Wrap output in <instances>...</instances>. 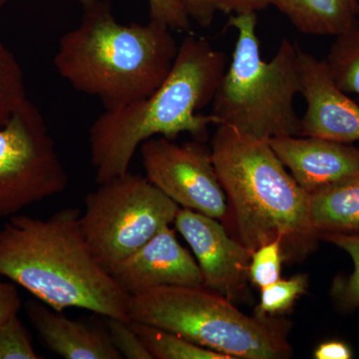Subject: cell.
Instances as JSON below:
<instances>
[{"label":"cell","mask_w":359,"mask_h":359,"mask_svg":"<svg viewBox=\"0 0 359 359\" xmlns=\"http://www.w3.org/2000/svg\"><path fill=\"white\" fill-rule=\"evenodd\" d=\"M129 318L233 359H285L292 354L287 323L248 316L205 287H161L131 297Z\"/></svg>","instance_id":"6"},{"label":"cell","mask_w":359,"mask_h":359,"mask_svg":"<svg viewBox=\"0 0 359 359\" xmlns=\"http://www.w3.org/2000/svg\"><path fill=\"white\" fill-rule=\"evenodd\" d=\"M301 95L306 110L301 118V136L339 143L359 141V105L335 85L325 60L299 50Z\"/></svg>","instance_id":"11"},{"label":"cell","mask_w":359,"mask_h":359,"mask_svg":"<svg viewBox=\"0 0 359 359\" xmlns=\"http://www.w3.org/2000/svg\"><path fill=\"white\" fill-rule=\"evenodd\" d=\"M217 11L226 14L257 13L269 6L266 0H215Z\"/></svg>","instance_id":"28"},{"label":"cell","mask_w":359,"mask_h":359,"mask_svg":"<svg viewBox=\"0 0 359 359\" xmlns=\"http://www.w3.org/2000/svg\"><path fill=\"white\" fill-rule=\"evenodd\" d=\"M68 175L43 116L26 99L0 125V218L65 192Z\"/></svg>","instance_id":"8"},{"label":"cell","mask_w":359,"mask_h":359,"mask_svg":"<svg viewBox=\"0 0 359 359\" xmlns=\"http://www.w3.org/2000/svg\"><path fill=\"white\" fill-rule=\"evenodd\" d=\"M195 141L178 145L153 137L140 146L146 178L184 209L226 219L228 200L212 163L211 148Z\"/></svg>","instance_id":"9"},{"label":"cell","mask_w":359,"mask_h":359,"mask_svg":"<svg viewBox=\"0 0 359 359\" xmlns=\"http://www.w3.org/2000/svg\"><path fill=\"white\" fill-rule=\"evenodd\" d=\"M185 11L191 20L195 21L201 27L211 26L217 13L215 0H176Z\"/></svg>","instance_id":"26"},{"label":"cell","mask_w":359,"mask_h":359,"mask_svg":"<svg viewBox=\"0 0 359 359\" xmlns=\"http://www.w3.org/2000/svg\"><path fill=\"white\" fill-rule=\"evenodd\" d=\"M6 2H7V0H0V9H1L2 7L6 6Z\"/></svg>","instance_id":"30"},{"label":"cell","mask_w":359,"mask_h":359,"mask_svg":"<svg viewBox=\"0 0 359 359\" xmlns=\"http://www.w3.org/2000/svg\"><path fill=\"white\" fill-rule=\"evenodd\" d=\"M309 287L306 275H295L287 280H276L261 289V299L255 309L259 318H276L287 313Z\"/></svg>","instance_id":"21"},{"label":"cell","mask_w":359,"mask_h":359,"mask_svg":"<svg viewBox=\"0 0 359 359\" xmlns=\"http://www.w3.org/2000/svg\"><path fill=\"white\" fill-rule=\"evenodd\" d=\"M149 353L156 359H233L226 354L205 348L189 341L173 332L130 321Z\"/></svg>","instance_id":"17"},{"label":"cell","mask_w":359,"mask_h":359,"mask_svg":"<svg viewBox=\"0 0 359 359\" xmlns=\"http://www.w3.org/2000/svg\"><path fill=\"white\" fill-rule=\"evenodd\" d=\"M84 8L80 25L59 40L53 59L58 74L78 92L96 97L106 111L150 96L178 53L171 28L151 20L118 22L109 0Z\"/></svg>","instance_id":"3"},{"label":"cell","mask_w":359,"mask_h":359,"mask_svg":"<svg viewBox=\"0 0 359 359\" xmlns=\"http://www.w3.org/2000/svg\"><path fill=\"white\" fill-rule=\"evenodd\" d=\"M211 154L238 242L254 252L280 240L285 259L311 252L320 236L311 224L309 194L268 140L218 125Z\"/></svg>","instance_id":"4"},{"label":"cell","mask_w":359,"mask_h":359,"mask_svg":"<svg viewBox=\"0 0 359 359\" xmlns=\"http://www.w3.org/2000/svg\"><path fill=\"white\" fill-rule=\"evenodd\" d=\"M314 230L323 233H359V171L309 194Z\"/></svg>","instance_id":"16"},{"label":"cell","mask_w":359,"mask_h":359,"mask_svg":"<svg viewBox=\"0 0 359 359\" xmlns=\"http://www.w3.org/2000/svg\"><path fill=\"white\" fill-rule=\"evenodd\" d=\"M83 6H90L96 0H72ZM150 20L157 21L180 32L190 33L192 20L176 0H148Z\"/></svg>","instance_id":"25"},{"label":"cell","mask_w":359,"mask_h":359,"mask_svg":"<svg viewBox=\"0 0 359 359\" xmlns=\"http://www.w3.org/2000/svg\"><path fill=\"white\" fill-rule=\"evenodd\" d=\"M27 99L25 74L13 52L0 43V125Z\"/></svg>","instance_id":"20"},{"label":"cell","mask_w":359,"mask_h":359,"mask_svg":"<svg viewBox=\"0 0 359 359\" xmlns=\"http://www.w3.org/2000/svg\"><path fill=\"white\" fill-rule=\"evenodd\" d=\"M110 275L130 297L161 287H205L199 264L170 226L123 259Z\"/></svg>","instance_id":"12"},{"label":"cell","mask_w":359,"mask_h":359,"mask_svg":"<svg viewBox=\"0 0 359 359\" xmlns=\"http://www.w3.org/2000/svg\"><path fill=\"white\" fill-rule=\"evenodd\" d=\"M320 238L344 250L353 261V273L337 276L332 287L337 306L353 311L359 308V233H323Z\"/></svg>","instance_id":"19"},{"label":"cell","mask_w":359,"mask_h":359,"mask_svg":"<svg viewBox=\"0 0 359 359\" xmlns=\"http://www.w3.org/2000/svg\"><path fill=\"white\" fill-rule=\"evenodd\" d=\"M27 328L18 316L0 327V359H39Z\"/></svg>","instance_id":"23"},{"label":"cell","mask_w":359,"mask_h":359,"mask_svg":"<svg viewBox=\"0 0 359 359\" xmlns=\"http://www.w3.org/2000/svg\"><path fill=\"white\" fill-rule=\"evenodd\" d=\"M269 145L297 184L311 194L359 171V148L318 137H276Z\"/></svg>","instance_id":"13"},{"label":"cell","mask_w":359,"mask_h":359,"mask_svg":"<svg viewBox=\"0 0 359 359\" xmlns=\"http://www.w3.org/2000/svg\"><path fill=\"white\" fill-rule=\"evenodd\" d=\"M28 318L52 353L65 359H122L107 327L68 318L62 311L32 301Z\"/></svg>","instance_id":"14"},{"label":"cell","mask_w":359,"mask_h":359,"mask_svg":"<svg viewBox=\"0 0 359 359\" xmlns=\"http://www.w3.org/2000/svg\"><path fill=\"white\" fill-rule=\"evenodd\" d=\"M285 261L283 242L273 241L252 252L249 266L250 282L259 287H266L282 278L283 262Z\"/></svg>","instance_id":"22"},{"label":"cell","mask_w":359,"mask_h":359,"mask_svg":"<svg viewBox=\"0 0 359 359\" xmlns=\"http://www.w3.org/2000/svg\"><path fill=\"white\" fill-rule=\"evenodd\" d=\"M306 35L337 37L359 26L358 0H266Z\"/></svg>","instance_id":"15"},{"label":"cell","mask_w":359,"mask_h":359,"mask_svg":"<svg viewBox=\"0 0 359 359\" xmlns=\"http://www.w3.org/2000/svg\"><path fill=\"white\" fill-rule=\"evenodd\" d=\"M81 211L11 217L0 228V276L57 311L83 309L130 321L131 297L97 262L80 228Z\"/></svg>","instance_id":"2"},{"label":"cell","mask_w":359,"mask_h":359,"mask_svg":"<svg viewBox=\"0 0 359 359\" xmlns=\"http://www.w3.org/2000/svg\"><path fill=\"white\" fill-rule=\"evenodd\" d=\"M174 224L192 249L205 289L231 302L242 297L250 280L252 250L231 238L217 219L201 212L180 209Z\"/></svg>","instance_id":"10"},{"label":"cell","mask_w":359,"mask_h":359,"mask_svg":"<svg viewBox=\"0 0 359 359\" xmlns=\"http://www.w3.org/2000/svg\"><path fill=\"white\" fill-rule=\"evenodd\" d=\"M257 13L233 14V58L212 102L215 125H226L263 140L299 135L294 99L301 93L299 46L283 39L271 60L261 56Z\"/></svg>","instance_id":"5"},{"label":"cell","mask_w":359,"mask_h":359,"mask_svg":"<svg viewBox=\"0 0 359 359\" xmlns=\"http://www.w3.org/2000/svg\"><path fill=\"white\" fill-rule=\"evenodd\" d=\"M226 56L204 37L187 33L169 74L150 96L106 111L89 129L91 164L97 184L129 172L135 153L153 137L180 134L205 142L215 125L199 111L212 103L226 70Z\"/></svg>","instance_id":"1"},{"label":"cell","mask_w":359,"mask_h":359,"mask_svg":"<svg viewBox=\"0 0 359 359\" xmlns=\"http://www.w3.org/2000/svg\"><path fill=\"white\" fill-rule=\"evenodd\" d=\"M323 60L335 85L359 100V26L335 37Z\"/></svg>","instance_id":"18"},{"label":"cell","mask_w":359,"mask_h":359,"mask_svg":"<svg viewBox=\"0 0 359 359\" xmlns=\"http://www.w3.org/2000/svg\"><path fill=\"white\" fill-rule=\"evenodd\" d=\"M181 209L145 177L127 172L87 194L80 228L108 273L174 223Z\"/></svg>","instance_id":"7"},{"label":"cell","mask_w":359,"mask_h":359,"mask_svg":"<svg viewBox=\"0 0 359 359\" xmlns=\"http://www.w3.org/2000/svg\"><path fill=\"white\" fill-rule=\"evenodd\" d=\"M21 297L15 283L0 278V327L18 316L21 309Z\"/></svg>","instance_id":"27"},{"label":"cell","mask_w":359,"mask_h":359,"mask_svg":"<svg viewBox=\"0 0 359 359\" xmlns=\"http://www.w3.org/2000/svg\"><path fill=\"white\" fill-rule=\"evenodd\" d=\"M316 359H351L353 358V349L341 340H328L323 342L314 351Z\"/></svg>","instance_id":"29"},{"label":"cell","mask_w":359,"mask_h":359,"mask_svg":"<svg viewBox=\"0 0 359 359\" xmlns=\"http://www.w3.org/2000/svg\"><path fill=\"white\" fill-rule=\"evenodd\" d=\"M106 327L113 344L121 354L122 358L154 359L140 337L134 332L130 321L107 318Z\"/></svg>","instance_id":"24"}]
</instances>
